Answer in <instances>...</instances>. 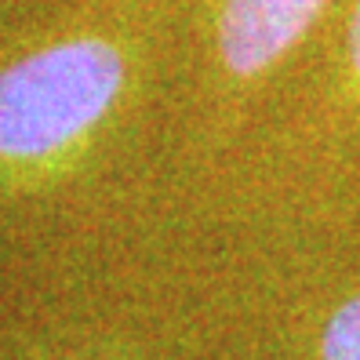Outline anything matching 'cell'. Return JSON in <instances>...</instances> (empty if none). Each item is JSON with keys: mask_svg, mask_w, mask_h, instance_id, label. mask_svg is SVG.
<instances>
[{"mask_svg": "<svg viewBox=\"0 0 360 360\" xmlns=\"http://www.w3.org/2000/svg\"><path fill=\"white\" fill-rule=\"evenodd\" d=\"M128 88V55L105 37H70L0 70V160L44 164L80 146Z\"/></svg>", "mask_w": 360, "mask_h": 360, "instance_id": "1", "label": "cell"}, {"mask_svg": "<svg viewBox=\"0 0 360 360\" xmlns=\"http://www.w3.org/2000/svg\"><path fill=\"white\" fill-rule=\"evenodd\" d=\"M342 73H346V91L360 98V0L349 15L346 26V55H342Z\"/></svg>", "mask_w": 360, "mask_h": 360, "instance_id": "4", "label": "cell"}, {"mask_svg": "<svg viewBox=\"0 0 360 360\" xmlns=\"http://www.w3.org/2000/svg\"><path fill=\"white\" fill-rule=\"evenodd\" d=\"M331 0H219L215 48L229 80H255L309 33Z\"/></svg>", "mask_w": 360, "mask_h": 360, "instance_id": "2", "label": "cell"}, {"mask_svg": "<svg viewBox=\"0 0 360 360\" xmlns=\"http://www.w3.org/2000/svg\"><path fill=\"white\" fill-rule=\"evenodd\" d=\"M321 360H360V295L346 299L324 324Z\"/></svg>", "mask_w": 360, "mask_h": 360, "instance_id": "3", "label": "cell"}]
</instances>
